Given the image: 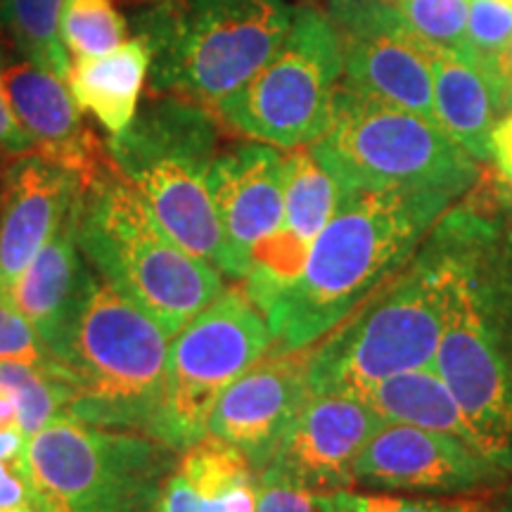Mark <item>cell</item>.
Wrapping results in <instances>:
<instances>
[{
    "label": "cell",
    "instance_id": "obj_31",
    "mask_svg": "<svg viewBox=\"0 0 512 512\" xmlns=\"http://www.w3.org/2000/svg\"><path fill=\"white\" fill-rule=\"evenodd\" d=\"M0 361L53 370L57 366L46 344L41 342L29 320L15 309L5 292H0Z\"/></svg>",
    "mask_w": 512,
    "mask_h": 512
},
{
    "label": "cell",
    "instance_id": "obj_42",
    "mask_svg": "<svg viewBox=\"0 0 512 512\" xmlns=\"http://www.w3.org/2000/svg\"><path fill=\"white\" fill-rule=\"evenodd\" d=\"M505 3H510V5H512V0H505Z\"/></svg>",
    "mask_w": 512,
    "mask_h": 512
},
{
    "label": "cell",
    "instance_id": "obj_23",
    "mask_svg": "<svg viewBox=\"0 0 512 512\" xmlns=\"http://www.w3.org/2000/svg\"><path fill=\"white\" fill-rule=\"evenodd\" d=\"M434 121L479 164L494 162L498 110L489 81L475 62L456 50L439 48L432 67Z\"/></svg>",
    "mask_w": 512,
    "mask_h": 512
},
{
    "label": "cell",
    "instance_id": "obj_27",
    "mask_svg": "<svg viewBox=\"0 0 512 512\" xmlns=\"http://www.w3.org/2000/svg\"><path fill=\"white\" fill-rule=\"evenodd\" d=\"M128 38L126 17L114 0H64L62 43L72 60L110 53Z\"/></svg>",
    "mask_w": 512,
    "mask_h": 512
},
{
    "label": "cell",
    "instance_id": "obj_40",
    "mask_svg": "<svg viewBox=\"0 0 512 512\" xmlns=\"http://www.w3.org/2000/svg\"><path fill=\"white\" fill-rule=\"evenodd\" d=\"M0 512H38L34 505H24V508H12V510H0Z\"/></svg>",
    "mask_w": 512,
    "mask_h": 512
},
{
    "label": "cell",
    "instance_id": "obj_10",
    "mask_svg": "<svg viewBox=\"0 0 512 512\" xmlns=\"http://www.w3.org/2000/svg\"><path fill=\"white\" fill-rule=\"evenodd\" d=\"M271 349L259 306L245 290H223L171 337L157 439L181 453L207 437L219 396Z\"/></svg>",
    "mask_w": 512,
    "mask_h": 512
},
{
    "label": "cell",
    "instance_id": "obj_28",
    "mask_svg": "<svg viewBox=\"0 0 512 512\" xmlns=\"http://www.w3.org/2000/svg\"><path fill=\"white\" fill-rule=\"evenodd\" d=\"M392 5L432 46L463 53L470 0H392Z\"/></svg>",
    "mask_w": 512,
    "mask_h": 512
},
{
    "label": "cell",
    "instance_id": "obj_37",
    "mask_svg": "<svg viewBox=\"0 0 512 512\" xmlns=\"http://www.w3.org/2000/svg\"><path fill=\"white\" fill-rule=\"evenodd\" d=\"M491 164L512 176V112L498 119L494 128V162Z\"/></svg>",
    "mask_w": 512,
    "mask_h": 512
},
{
    "label": "cell",
    "instance_id": "obj_6",
    "mask_svg": "<svg viewBox=\"0 0 512 512\" xmlns=\"http://www.w3.org/2000/svg\"><path fill=\"white\" fill-rule=\"evenodd\" d=\"M221 121L207 107L176 95L140 102L136 119L107 136L112 164L140 192L166 233L223 273V235L209 192L219 155Z\"/></svg>",
    "mask_w": 512,
    "mask_h": 512
},
{
    "label": "cell",
    "instance_id": "obj_7",
    "mask_svg": "<svg viewBox=\"0 0 512 512\" xmlns=\"http://www.w3.org/2000/svg\"><path fill=\"white\" fill-rule=\"evenodd\" d=\"M309 150L342 192L444 190L460 200L484 169L434 121L342 86L328 133Z\"/></svg>",
    "mask_w": 512,
    "mask_h": 512
},
{
    "label": "cell",
    "instance_id": "obj_1",
    "mask_svg": "<svg viewBox=\"0 0 512 512\" xmlns=\"http://www.w3.org/2000/svg\"><path fill=\"white\" fill-rule=\"evenodd\" d=\"M456 202L444 190L342 192L304 271L264 313L273 347L320 342L403 271Z\"/></svg>",
    "mask_w": 512,
    "mask_h": 512
},
{
    "label": "cell",
    "instance_id": "obj_43",
    "mask_svg": "<svg viewBox=\"0 0 512 512\" xmlns=\"http://www.w3.org/2000/svg\"><path fill=\"white\" fill-rule=\"evenodd\" d=\"M389 3H392V0H389Z\"/></svg>",
    "mask_w": 512,
    "mask_h": 512
},
{
    "label": "cell",
    "instance_id": "obj_17",
    "mask_svg": "<svg viewBox=\"0 0 512 512\" xmlns=\"http://www.w3.org/2000/svg\"><path fill=\"white\" fill-rule=\"evenodd\" d=\"M283 195V223L254 249L242 280V290L261 313L271 309L275 299L304 271L313 242L342 200V188L309 147H297L285 155Z\"/></svg>",
    "mask_w": 512,
    "mask_h": 512
},
{
    "label": "cell",
    "instance_id": "obj_5",
    "mask_svg": "<svg viewBox=\"0 0 512 512\" xmlns=\"http://www.w3.org/2000/svg\"><path fill=\"white\" fill-rule=\"evenodd\" d=\"M287 0H169L133 19L150 46V91L214 112L271 60L292 27Z\"/></svg>",
    "mask_w": 512,
    "mask_h": 512
},
{
    "label": "cell",
    "instance_id": "obj_3",
    "mask_svg": "<svg viewBox=\"0 0 512 512\" xmlns=\"http://www.w3.org/2000/svg\"><path fill=\"white\" fill-rule=\"evenodd\" d=\"M171 335L91 268L55 370L67 413L105 430L157 439Z\"/></svg>",
    "mask_w": 512,
    "mask_h": 512
},
{
    "label": "cell",
    "instance_id": "obj_33",
    "mask_svg": "<svg viewBox=\"0 0 512 512\" xmlns=\"http://www.w3.org/2000/svg\"><path fill=\"white\" fill-rule=\"evenodd\" d=\"M482 74L489 81L491 93H494L498 117L512 112V38L505 43V48L498 50L496 55L486 57L477 64Z\"/></svg>",
    "mask_w": 512,
    "mask_h": 512
},
{
    "label": "cell",
    "instance_id": "obj_2",
    "mask_svg": "<svg viewBox=\"0 0 512 512\" xmlns=\"http://www.w3.org/2000/svg\"><path fill=\"white\" fill-rule=\"evenodd\" d=\"M76 240L88 266L171 337L226 290L219 268L190 254L159 226L110 155L81 181Z\"/></svg>",
    "mask_w": 512,
    "mask_h": 512
},
{
    "label": "cell",
    "instance_id": "obj_24",
    "mask_svg": "<svg viewBox=\"0 0 512 512\" xmlns=\"http://www.w3.org/2000/svg\"><path fill=\"white\" fill-rule=\"evenodd\" d=\"M356 396L366 401L387 422L446 432L477 446L475 434L467 425L456 396L451 394V389L446 387L434 366L392 375L387 380L375 382L373 387L363 389Z\"/></svg>",
    "mask_w": 512,
    "mask_h": 512
},
{
    "label": "cell",
    "instance_id": "obj_14",
    "mask_svg": "<svg viewBox=\"0 0 512 512\" xmlns=\"http://www.w3.org/2000/svg\"><path fill=\"white\" fill-rule=\"evenodd\" d=\"M384 425L358 396L309 394L261 472L323 494L351 489L358 456Z\"/></svg>",
    "mask_w": 512,
    "mask_h": 512
},
{
    "label": "cell",
    "instance_id": "obj_30",
    "mask_svg": "<svg viewBox=\"0 0 512 512\" xmlns=\"http://www.w3.org/2000/svg\"><path fill=\"white\" fill-rule=\"evenodd\" d=\"M512 38V5L505 0H470L463 57L479 64Z\"/></svg>",
    "mask_w": 512,
    "mask_h": 512
},
{
    "label": "cell",
    "instance_id": "obj_11",
    "mask_svg": "<svg viewBox=\"0 0 512 512\" xmlns=\"http://www.w3.org/2000/svg\"><path fill=\"white\" fill-rule=\"evenodd\" d=\"M325 15L342 50V88L434 121L437 46L425 41L389 0H328Z\"/></svg>",
    "mask_w": 512,
    "mask_h": 512
},
{
    "label": "cell",
    "instance_id": "obj_15",
    "mask_svg": "<svg viewBox=\"0 0 512 512\" xmlns=\"http://www.w3.org/2000/svg\"><path fill=\"white\" fill-rule=\"evenodd\" d=\"M285 152L256 143L219 150L209 171V192L223 235V275L242 283L254 249L283 223Z\"/></svg>",
    "mask_w": 512,
    "mask_h": 512
},
{
    "label": "cell",
    "instance_id": "obj_13",
    "mask_svg": "<svg viewBox=\"0 0 512 512\" xmlns=\"http://www.w3.org/2000/svg\"><path fill=\"white\" fill-rule=\"evenodd\" d=\"M512 399V226L475 183L439 219Z\"/></svg>",
    "mask_w": 512,
    "mask_h": 512
},
{
    "label": "cell",
    "instance_id": "obj_29",
    "mask_svg": "<svg viewBox=\"0 0 512 512\" xmlns=\"http://www.w3.org/2000/svg\"><path fill=\"white\" fill-rule=\"evenodd\" d=\"M482 494V491H479ZM477 494L413 498L394 494H366V491L337 489L328 494L330 512H470Z\"/></svg>",
    "mask_w": 512,
    "mask_h": 512
},
{
    "label": "cell",
    "instance_id": "obj_12",
    "mask_svg": "<svg viewBox=\"0 0 512 512\" xmlns=\"http://www.w3.org/2000/svg\"><path fill=\"white\" fill-rule=\"evenodd\" d=\"M354 479L375 491L470 496L496 489L512 475L453 434L387 422L358 456Z\"/></svg>",
    "mask_w": 512,
    "mask_h": 512
},
{
    "label": "cell",
    "instance_id": "obj_21",
    "mask_svg": "<svg viewBox=\"0 0 512 512\" xmlns=\"http://www.w3.org/2000/svg\"><path fill=\"white\" fill-rule=\"evenodd\" d=\"M259 472L240 448L216 437L181 451L152 512H256Z\"/></svg>",
    "mask_w": 512,
    "mask_h": 512
},
{
    "label": "cell",
    "instance_id": "obj_25",
    "mask_svg": "<svg viewBox=\"0 0 512 512\" xmlns=\"http://www.w3.org/2000/svg\"><path fill=\"white\" fill-rule=\"evenodd\" d=\"M64 0H0V34L19 55L67 79L72 57L62 43Z\"/></svg>",
    "mask_w": 512,
    "mask_h": 512
},
{
    "label": "cell",
    "instance_id": "obj_9",
    "mask_svg": "<svg viewBox=\"0 0 512 512\" xmlns=\"http://www.w3.org/2000/svg\"><path fill=\"white\" fill-rule=\"evenodd\" d=\"M342 74V50L330 17L318 5H294L285 41L214 114L256 143L278 150L309 147L328 133Z\"/></svg>",
    "mask_w": 512,
    "mask_h": 512
},
{
    "label": "cell",
    "instance_id": "obj_35",
    "mask_svg": "<svg viewBox=\"0 0 512 512\" xmlns=\"http://www.w3.org/2000/svg\"><path fill=\"white\" fill-rule=\"evenodd\" d=\"M27 152H34L31 150V140L27 138V133L22 131L15 114H12L8 93H5L3 86V76H0V169H3V164H8L10 159L27 155Z\"/></svg>",
    "mask_w": 512,
    "mask_h": 512
},
{
    "label": "cell",
    "instance_id": "obj_32",
    "mask_svg": "<svg viewBox=\"0 0 512 512\" xmlns=\"http://www.w3.org/2000/svg\"><path fill=\"white\" fill-rule=\"evenodd\" d=\"M256 512H330V503L323 491L306 489L271 472H259Z\"/></svg>",
    "mask_w": 512,
    "mask_h": 512
},
{
    "label": "cell",
    "instance_id": "obj_39",
    "mask_svg": "<svg viewBox=\"0 0 512 512\" xmlns=\"http://www.w3.org/2000/svg\"><path fill=\"white\" fill-rule=\"evenodd\" d=\"M19 430V413L15 396L8 389L0 387V432Z\"/></svg>",
    "mask_w": 512,
    "mask_h": 512
},
{
    "label": "cell",
    "instance_id": "obj_16",
    "mask_svg": "<svg viewBox=\"0 0 512 512\" xmlns=\"http://www.w3.org/2000/svg\"><path fill=\"white\" fill-rule=\"evenodd\" d=\"M311 347H273L230 384L209 415L207 434L240 448L256 472L268 465L294 415L309 399Z\"/></svg>",
    "mask_w": 512,
    "mask_h": 512
},
{
    "label": "cell",
    "instance_id": "obj_18",
    "mask_svg": "<svg viewBox=\"0 0 512 512\" xmlns=\"http://www.w3.org/2000/svg\"><path fill=\"white\" fill-rule=\"evenodd\" d=\"M0 76L31 150L86 181L107 162V147L83 121L67 81L19 55L0 38Z\"/></svg>",
    "mask_w": 512,
    "mask_h": 512
},
{
    "label": "cell",
    "instance_id": "obj_26",
    "mask_svg": "<svg viewBox=\"0 0 512 512\" xmlns=\"http://www.w3.org/2000/svg\"><path fill=\"white\" fill-rule=\"evenodd\" d=\"M0 387L15 396L19 430L34 437L57 415L67 413L69 387L53 368H34L15 361H0Z\"/></svg>",
    "mask_w": 512,
    "mask_h": 512
},
{
    "label": "cell",
    "instance_id": "obj_34",
    "mask_svg": "<svg viewBox=\"0 0 512 512\" xmlns=\"http://www.w3.org/2000/svg\"><path fill=\"white\" fill-rule=\"evenodd\" d=\"M34 505L31 496L27 456L17 460H0V510Z\"/></svg>",
    "mask_w": 512,
    "mask_h": 512
},
{
    "label": "cell",
    "instance_id": "obj_41",
    "mask_svg": "<svg viewBox=\"0 0 512 512\" xmlns=\"http://www.w3.org/2000/svg\"><path fill=\"white\" fill-rule=\"evenodd\" d=\"M138 3H147V5H159V3H169V0H138Z\"/></svg>",
    "mask_w": 512,
    "mask_h": 512
},
{
    "label": "cell",
    "instance_id": "obj_38",
    "mask_svg": "<svg viewBox=\"0 0 512 512\" xmlns=\"http://www.w3.org/2000/svg\"><path fill=\"white\" fill-rule=\"evenodd\" d=\"M470 512H512V479L496 486V489H486L477 494Z\"/></svg>",
    "mask_w": 512,
    "mask_h": 512
},
{
    "label": "cell",
    "instance_id": "obj_20",
    "mask_svg": "<svg viewBox=\"0 0 512 512\" xmlns=\"http://www.w3.org/2000/svg\"><path fill=\"white\" fill-rule=\"evenodd\" d=\"M76 214L79 202L5 292L53 358L67 337L91 275V266L83 259L76 240Z\"/></svg>",
    "mask_w": 512,
    "mask_h": 512
},
{
    "label": "cell",
    "instance_id": "obj_4",
    "mask_svg": "<svg viewBox=\"0 0 512 512\" xmlns=\"http://www.w3.org/2000/svg\"><path fill=\"white\" fill-rule=\"evenodd\" d=\"M451 247L439 226L399 275L311 347L309 394H349L430 368L444 332Z\"/></svg>",
    "mask_w": 512,
    "mask_h": 512
},
{
    "label": "cell",
    "instance_id": "obj_19",
    "mask_svg": "<svg viewBox=\"0 0 512 512\" xmlns=\"http://www.w3.org/2000/svg\"><path fill=\"white\" fill-rule=\"evenodd\" d=\"M81 195V176L27 152L0 169V292L60 228Z\"/></svg>",
    "mask_w": 512,
    "mask_h": 512
},
{
    "label": "cell",
    "instance_id": "obj_22",
    "mask_svg": "<svg viewBox=\"0 0 512 512\" xmlns=\"http://www.w3.org/2000/svg\"><path fill=\"white\" fill-rule=\"evenodd\" d=\"M150 62L147 41L133 34L110 53L72 60L64 81L76 105L95 117L107 136H119L136 119L143 88L150 79Z\"/></svg>",
    "mask_w": 512,
    "mask_h": 512
},
{
    "label": "cell",
    "instance_id": "obj_36",
    "mask_svg": "<svg viewBox=\"0 0 512 512\" xmlns=\"http://www.w3.org/2000/svg\"><path fill=\"white\" fill-rule=\"evenodd\" d=\"M479 183H482L489 200L494 202L498 214L512 226V176L498 171L494 164H486L482 176H479Z\"/></svg>",
    "mask_w": 512,
    "mask_h": 512
},
{
    "label": "cell",
    "instance_id": "obj_8",
    "mask_svg": "<svg viewBox=\"0 0 512 512\" xmlns=\"http://www.w3.org/2000/svg\"><path fill=\"white\" fill-rule=\"evenodd\" d=\"M181 453L150 434L105 430L62 413L27 439L38 512H152Z\"/></svg>",
    "mask_w": 512,
    "mask_h": 512
}]
</instances>
